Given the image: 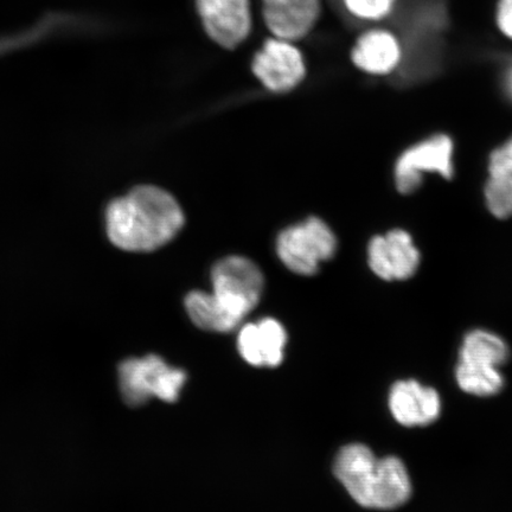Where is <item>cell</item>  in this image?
I'll use <instances>...</instances> for the list:
<instances>
[{
	"label": "cell",
	"instance_id": "6da1fadb",
	"mask_svg": "<svg viewBox=\"0 0 512 512\" xmlns=\"http://www.w3.org/2000/svg\"><path fill=\"white\" fill-rule=\"evenodd\" d=\"M184 222L176 198L155 185H140L115 198L105 216L108 239L115 247L132 253H149L168 245Z\"/></svg>",
	"mask_w": 512,
	"mask_h": 512
},
{
	"label": "cell",
	"instance_id": "7a4b0ae2",
	"mask_svg": "<svg viewBox=\"0 0 512 512\" xmlns=\"http://www.w3.org/2000/svg\"><path fill=\"white\" fill-rule=\"evenodd\" d=\"M335 475L357 504L393 510L406 504L413 485L405 463L395 456L377 458L363 444L344 446L335 460Z\"/></svg>",
	"mask_w": 512,
	"mask_h": 512
},
{
	"label": "cell",
	"instance_id": "3957f363",
	"mask_svg": "<svg viewBox=\"0 0 512 512\" xmlns=\"http://www.w3.org/2000/svg\"><path fill=\"white\" fill-rule=\"evenodd\" d=\"M426 175L446 181L456 176V143L450 134L433 133L403 150L394 164V184L399 194L411 196L425 183Z\"/></svg>",
	"mask_w": 512,
	"mask_h": 512
},
{
	"label": "cell",
	"instance_id": "277c9868",
	"mask_svg": "<svg viewBox=\"0 0 512 512\" xmlns=\"http://www.w3.org/2000/svg\"><path fill=\"white\" fill-rule=\"evenodd\" d=\"M213 297L239 324L259 304L265 279L260 268L243 256H227L211 270Z\"/></svg>",
	"mask_w": 512,
	"mask_h": 512
},
{
	"label": "cell",
	"instance_id": "5b68a950",
	"mask_svg": "<svg viewBox=\"0 0 512 512\" xmlns=\"http://www.w3.org/2000/svg\"><path fill=\"white\" fill-rule=\"evenodd\" d=\"M187 374L169 366L156 355L131 358L120 364L119 384L127 405L137 407L152 398L175 402L181 394Z\"/></svg>",
	"mask_w": 512,
	"mask_h": 512
},
{
	"label": "cell",
	"instance_id": "8992f818",
	"mask_svg": "<svg viewBox=\"0 0 512 512\" xmlns=\"http://www.w3.org/2000/svg\"><path fill=\"white\" fill-rule=\"evenodd\" d=\"M336 249L334 232L318 217L288 227L277 241L279 259L288 270L299 275H315L320 262L331 259Z\"/></svg>",
	"mask_w": 512,
	"mask_h": 512
},
{
	"label": "cell",
	"instance_id": "52a82bcc",
	"mask_svg": "<svg viewBox=\"0 0 512 512\" xmlns=\"http://www.w3.org/2000/svg\"><path fill=\"white\" fill-rule=\"evenodd\" d=\"M422 254L407 229L393 228L375 235L368 245V265L377 278L388 283L407 281L418 274Z\"/></svg>",
	"mask_w": 512,
	"mask_h": 512
},
{
	"label": "cell",
	"instance_id": "ba28073f",
	"mask_svg": "<svg viewBox=\"0 0 512 512\" xmlns=\"http://www.w3.org/2000/svg\"><path fill=\"white\" fill-rule=\"evenodd\" d=\"M253 73L271 92L286 93L296 88L305 78L304 56L291 41L270 38L256 53Z\"/></svg>",
	"mask_w": 512,
	"mask_h": 512
},
{
	"label": "cell",
	"instance_id": "9c48e42d",
	"mask_svg": "<svg viewBox=\"0 0 512 512\" xmlns=\"http://www.w3.org/2000/svg\"><path fill=\"white\" fill-rule=\"evenodd\" d=\"M204 30L220 47H239L252 31L249 0H196Z\"/></svg>",
	"mask_w": 512,
	"mask_h": 512
},
{
	"label": "cell",
	"instance_id": "30bf717a",
	"mask_svg": "<svg viewBox=\"0 0 512 512\" xmlns=\"http://www.w3.org/2000/svg\"><path fill=\"white\" fill-rule=\"evenodd\" d=\"M388 405L394 420L409 428L432 425L443 408L438 390L416 380L395 382L390 388Z\"/></svg>",
	"mask_w": 512,
	"mask_h": 512
},
{
	"label": "cell",
	"instance_id": "8fae6325",
	"mask_svg": "<svg viewBox=\"0 0 512 512\" xmlns=\"http://www.w3.org/2000/svg\"><path fill=\"white\" fill-rule=\"evenodd\" d=\"M262 15L274 37L297 41L309 35L322 10L320 0H261Z\"/></svg>",
	"mask_w": 512,
	"mask_h": 512
},
{
	"label": "cell",
	"instance_id": "7c38bea8",
	"mask_svg": "<svg viewBox=\"0 0 512 512\" xmlns=\"http://www.w3.org/2000/svg\"><path fill=\"white\" fill-rule=\"evenodd\" d=\"M286 330L278 320L264 318L242 326L238 349L243 360L253 367H278L284 360Z\"/></svg>",
	"mask_w": 512,
	"mask_h": 512
},
{
	"label": "cell",
	"instance_id": "4fadbf2b",
	"mask_svg": "<svg viewBox=\"0 0 512 512\" xmlns=\"http://www.w3.org/2000/svg\"><path fill=\"white\" fill-rule=\"evenodd\" d=\"M483 196L491 216L512 219V134L489 153Z\"/></svg>",
	"mask_w": 512,
	"mask_h": 512
},
{
	"label": "cell",
	"instance_id": "5bb4252c",
	"mask_svg": "<svg viewBox=\"0 0 512 512\" xmlns=\"http://www.w3.org/2000/svg\"><path fill=\"white\" fill-rule=\"evenodd\" d=\"M352 62L363 72L387 75L399 66L401 48L393 34L386 30H370L358 38L352 49Z\"/></svg>",
	"mask_w": 512,
	"mask_h": 512
},
{
	"label": "cell",
	"instance_id": "9a60e30c",
	"mask_svg": "<svg viewBox=\"0 0 512 512\" xmlns=\"http://www.w3.org/2000/svg\"><path fill=\"white\" fill-rule=\"evenodd\" d=\"M456 381L464 393L478 398L497 395L502 392L505 383L501 368L495 364L467 358H458Z\"/></svg>",
	"mask_w": 512,
	"mask_h": 512
},
{
	"label": "cell",
	"instance_id": "2e32d148",
	"mask_svg": "<svg viewBox=\"0 0 512 512\" xmlns=\"http://www.w3.org/2000/svg\"><path fill=\"white\" fill-rule=\"evenodd\" d=\"M185 310L198 328L213 332H230L238 328V322L228 316L213 294L204 291H192L185 298Z\"/></svg>",
	"mask_w": 512,
	"mask_h": 512
},
{
	"label": "cell",
	"instance_id": "e0dca14e",
	"mask_svg": "<svg viewBox=\"0 0 512 512\" xmlns=\"http://www.w3.org/2000/svg\"><path fill=\"white\" fill-rule=\"evenodd\" d=\"M458 358H473L496 364L501 368L510 358V348L494 331L473 329L464 336Z\"/></svg>",
	"mask_w": 512,
	"mask_h": 512
},
{
	"label": "cell",
	"instance_id": "ac0fdd59",
	"mask_svg": "<svg viewBox=\"0 0 512 512\" xmlns=\"http://www.w3.org/2000/svg\"><path fill=\"white\" fill-rule=\"evenodd\" d=\"M395 0H343L351 15L361 19H381L392 10Z\"/></svg>",
	"mask_w": 512,
	"mask_h": 512
},
{
	"label": "cell",
	"instance_id": "d6986e66",
	"mask_svg": "<svg viewBox=\"0 0 512 512\" xmlns=\"http://www.w3.org/2000/svg\"><path fill=\"white\" fill-rule=\"evenodd\" d=\"M497 22L503 34L512 38V0H501L498 6Z\"/></svg>",
	"mask_w": 512,
	"mask_h": 512
},
{
	"label": "cell",
	"instance_id": "ffe728a7",
	"mask_svg": "<svg viewBox=\"0 0 512 512\" xmlns=\"http://www.w3.org/2000/svg\"><path fill=\"white\" fill-rule=\"evenodd\" d=\"M504 88L505 92H507L509 98L512 101V68L509 69V72L507 73V75H505Z\"/></svg>",
	"mask_w": 512,
	"mask_h": 512
}]
</instances>
